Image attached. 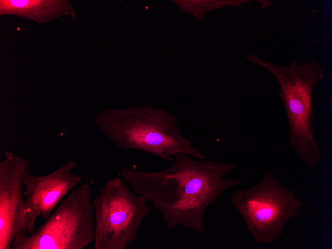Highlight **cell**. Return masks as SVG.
Segmentation results:
<instances>
[{
  "mask_svg": "<svg viewBox=\"0 0 332 249\" xmlns=\"http://www.w3.org/2000/svg\"><path fill=\"white\" fill-rule=\"evenodd\" d=\"M164 170L145 172L121 167L120 176L135 193L148 198L166 226H182L202 233L207 208L224 191L242 182L228 176L237 166L225 161L195 160L186 154L174 156Z\"/></svg>",
  "mask_w": 332,
  "mask_h": 249,
  "instance_id": "cell-1",
  "label": "cell"
},
{
  "mask_svg": "<svg viewBox=\"0 0 332 249\" xmlns=\"http://www.w3.org/2000/svg\"><path fill=\"white\" fill-rule=\"evenodd\" d=\"M94 122L122 149L145 152L169 161L178 154L206 159L182 135L176 118L162 109L141 106L104 110L97 114Z\"/></svg>",
  "mask_w": 332,
  "mask_h": 249,
  "instance_id": "cell-2",
  "label": "cell"
},
{
  "mask_svg": "<svg viewBox=\"0 0 332 249\" xmlns=\"http://www.w3.org/2000/svg\"><path fill=\"white\" fill-rule=\"evenodd\" d=\"M247 58L266 69L277 80L278 95L287 116L290 145L307 166L316 167L323 157L315 138L316 115L312 99L315 87L323 78L319 62L312 60L301 65L297 58L288 65L279 66L252 55Z\"/></svg>",
  "mask_w": 332,
  "mask_h": 249,
  "instance_id": "cell-3",
  "label": "cell"
},
{
  "mask_svg": "<svg viewBox=\"0 0 332 249\" xmlns=\"http://www.w3.org/2000/svg\"><path fill=\"white\" fill-rule=\"evenodd\" d=\"M230 202L243 218L253 240L266 245L278 239L289 220L297 217L306 206L270 172L256 184L235 190Z\"/></svg>",
  "mask_w": 332,
  "mask_h": 249,
  "instance_id": "cell-4",
  "label": "cell"
},
{
  "mask_svg": "<svg viewBox=\"0 0 332 249\" xmlns=\"http://www.w3.org/2000/svg\"><path fill=\"white\" fill-rule=\"evenodd\" d=\"M92 189L85 182L66 196L44 223L15 238L10 249H84L96 237Z\"/></svg>",
  "mask_w": 332,
  "mask_h": 249,
  "instance_id": "cell-5",
  "label": "cell"
},
{
  "mask_svg": "<svg viewBox=\"0 0 332 249\" xmlns=\"http://www.w3.org/2000/svg\"><path fill=\"white\" fill-rule=\"evenodd\" d=\"M148 197L134 193L120 177L108 179L93 198L94 249H124L135 241L139 226L152 211Z\"/></svg>",
  "mask_w": 332,
  "mask_h": 249,
  "instance_id": "cell-6",
  "label": "cell"
},
{
  "mask_svg": "<svg viewBox=\"0 0 332 249\" xmlns=\"http://www.w3.org/2000/svg\"><path fill=\"white\" fill-rule=\"evenodd\" d=\"M77 167L75 162L70 161L47 175L35 176L29 172L25 175L24 201L15 238L32 233L37 218L45 221L59 202L79 185L82 177L72 172Z\"/></svg>",
  "mask_w": 332,
  "mask_h": 249,
  "instance_id": "cell-7",
  "label": "cell"
},
{
  "mask_svg": "<svg viewBox=\"0 0 332 249\" xmlns=\"http://www.w3.org/2000/svg\"><path fill=\"white\" fill-rule=\"evenodd\" d=\"M0 163V249H10L17 234L28 160L5 152Z\"/></svg>",
  "mask_w": 332,
  "mask_h": 249,
  "instance_id": "cell-8",
  "label": "cell"
},
{
  "mask_svg": "<svg viewBox=\"0 0 332 249\" xmlns=\"http://www.w3.org/2000/svg\"><path fill=\"white\" fill-rule=\"evenodd\" d=\"M13 15L40 23L71 15L73 9L67 0H0V15Z\"/></svg>",
  "mask_w": 332,
  "mask_h": 249,
  "instance_id": "cell-9",
  "label": "cell"
}]
</instances>
